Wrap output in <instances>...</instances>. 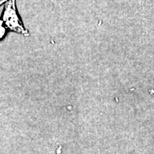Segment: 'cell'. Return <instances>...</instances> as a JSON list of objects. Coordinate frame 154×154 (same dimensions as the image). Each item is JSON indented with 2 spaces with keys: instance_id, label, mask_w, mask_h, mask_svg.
Listing matches in <instances>:
<instances>
[{
  "instance_id": "6da1fadb",
  "label": "cell",
  "mask_w": 154,
  "mask_h": 154,
  "mask_svg": "<svg viewBox=\"0 0 154 154\" xmlns=\"http://www.w3.org/2000/svg\"><path fill=\"white\" fill-rule=\"evenodd\" d=\"M2 20L8 29L24 36H29V32L24 28L17 13L16 0H9L7 2Z\"/></svg>"
},
{
  "instance_id": "7a4b0ae2",
  "label": "cell",
  "mask_w": 154,
  "mask_h": 154,
  "mask_svg": "<svg viewBox=\"0 0 154 154\" xmlns=\"http://www.w3.org/2000/svg\"><path fill=\"white\" fill-rule=\"evenodd\" d=\"M7 27L4 24L2 20H0V40L2 39L4 36H5L6 32H7Z\"/></svg>"
},
{
  "instance_id": "3957f363",
  "label": "cell",
  "mask_w": 154,
  "mask_h": 154,
  "mask_svg": "<svg viewBox=\"0 0 154 154\" xmlns=\"http://www.w3.org/2000/svg\"><path fill=\"white\" fill-rule=\"evenodd\" d=\"M9 0H0V6H1L2 4L7 2H8Z\"/></svg>"
}]
</instances>
